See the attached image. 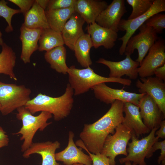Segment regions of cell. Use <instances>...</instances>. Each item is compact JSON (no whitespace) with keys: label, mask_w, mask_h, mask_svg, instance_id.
<instances>
[{"label":"cell","mask_w":165,"mask_h":165,"mask_svg":"<svg viewBox=\"0 0 165 165\" xmlns=\"http://www.w3.org/2000/svg\"><path fill=\"white\" fill-rule=\"evenodd\" d=\"M124 102L116 100L107 112L96 121L85 124L79 134L85 147L93 154L100 153L108 136L113 134L124 119Z\"/></svg>","instance_id":"obj_1"},{"label":"cell","mask_w":165,"mask_h":165,"mask_svg":"<svg viewBox=\"0 0 165 165\" xmlns=\"http://www.w3.org/2000/svg\"><path fill=\"white\" fill-rule=\"evenodd\" d=\"M74 90L68 83L64 93L61 96L53 97L41 93L28 101L25 107L32 114L44 111L51 113L54 119L60 121L70 114L74 103Z\"/></svg>","instance_id":"obj_2"},{"label":"cell","mask_w":165,"mask_h":165,"mask_svg":"<svg viewBox=\"0 0 165 165\" xmlns=\"http://www.w3.org/2000/svg\"><path fill=\"white\" fill-rule=\"evenodd\" d=\"M67 74L68 84L74 90L75 96L85 93L102 83L115 82L128 86L132 83L131 81L128 79L101 76L96 74L90 67L79 69L72 65L69 68Z\"/></svg>","instance_id":"obj_3"},{"label":"cell","mask_w":165,"mask_h":165,"mask_svg":"<svg viewBox=\"0 0 165 165\" xmlns=\"http://www.w3.org/2000/svg\"><path fill=\"white\" fill-rule=\"evenodd\" d=\"M16 117L22 122V125L20 130L14 134L21 135V140H23L21 146V151L24 152L33 143L32 140L35 134L38 130L43 131L51 123L47 121L52 116V114L47 112L42 111L37 116H34L24 107L17 109Z\"/></svg>","instance_id":"obj_4"},{"label":"cell","mask_w":165,"mask_h":165,"mask_svg":"<svg viewBox=\"0 0 165 165\" xmlns=\"http://www.w3.org/2000/svg\"><path fill=\"white\" fill-rule=\"evenodd\" d=\"M31 90L24 85L3 83L0 81V111L6 115L25 106L31 99Z\"/></svg>","instance_id":"obj_5"},{"label":"cell","mask_w":165,"mask_h":165,"mask_svg":"<svg viewBox=\"0 0 165 165\" xmlns=\"http://www.w3.org/2000/svg\"><path fill=\"white\" fill-rule=\"evenodd\" d=\"M159 128L153 129L147 136L140 139L132 134L131 142L128 143L127 148V155L119 159L120 163L123 164L130 161L137 165H147L145 159L150 158V150L154 143L158 141L159 139L155 136V133Z\"/></svg>","instance_id":"obj_6"},{"label":"cell","mask_w":165,"mask_h":165,"mask_svg":"<svg viewBox=\"0 0 165 165\" xmlns=\"http://www.w3.org/2000/svg\"><path fill=\"white\" fill-rule=\"evenodd\" d=\"M132 135L130 130L122 123L117 126L113 134L107 137L100 153L108 158L110 165H116L118 155L127 156V146Z\"/></svg>","instance_id":"obj_7"},{"label":"cell","mask_w":165,"mask_h":165,"mask_svg":"<svg viewBox=\"0 0 165 165\" xmlns=\"http://www.w3.org/2000/svg\"><path fill=\"white\" fill-rule=\"evenodd\" d=\"M165 11V0H154L149 9L144 14L130 20L121 19L118 27L119 31H126L125 34L119 40L122 41L119 52L123 55L125 53L127 43L136 31L153 15Z\"/></svg>","instance_id":"obj_8"},{"label":"cell","mask_w":165,"mask_h":165,"mask_svg":"<svg viewBox=\"0 0 165 165\" xmlns=\"http://www.w3.org/2000/svg\"><path fill=\"white\" fill-rule=\"evenodd\" d=\"M139 29L138 33L132 36L128 40L124 54L126 56H130L135 49L137 50L138 57L135 61L140 65L149 49L158 39V37L153 29L145 24Z\"/></svg>","instance_id":"obj_9"},{"label":"cell","mask_w":165,"mask_h":165,"mask_svg":"<svg viewBox=\"0 0 165 165\" xmlns=\"http://www.w3.org/2000/svg\"><path fill=\"white\" fill-rule=\"evenodd\" d=\"M92 89L97 99L107 104H112L116 100H119L138 106L140 99L145 94L129 92L123 89L112 88L105 83L97 85Z\"/></svg>","instance_id":"obj_10"},{"label":"cell","mask_w":165,"mask_h":165,"mask_svg":"<svg viewBox=\"0 0 165 165\" xmlns=\"http://www.w3.org/2000/svg\"><path fill=\"white\" fill-rule=\"evenodd\" d=\"M165 64V42L161 38L158 39L150 48L138 69L141 78L151 77L155 70Z\"/></svg>","instance_id":"obj_11"},{"label":"cell","mask_w":165,"mask_h":165,"mask_svg":"<svg viewBox=\"0 0 165 165\" xmlns=\"http://www.w3.org/2000/svg\"><path fill=\"white\" fill-rule=\"evenodd\" d=\"M138 79L136 85L140 94H145L152 97L165 116V83L156 77Z\"/></svg>","instance_id":"obj_12"},{"label":"cell","mask_w":165,"mask_h":165,"mask_svg":"<svg viewBox=\"0 0 165 165\" xmlns=\"http://www.w3.org/2000/svg\"><path fill=\"white\" fill-rule=\"evenodd\" d=\"M127 12L124 0H113L100 14L95 22L99 25L117 32L121 18Z\"/></svg>","instance_id":"obj_13"},{"label":"cell","mask_w":165,"mask_h":165,"mask_svg":"<svg viewBox=\"0 0 165 165\" xmlns=\"http://www.w3.org/2000/svg\"><path fill=\"white\" fill-rule=\"evenodd\" d=\"M96 62L108 67L110 70V77L122 78V76L126 75L131 79H136L138 76V69L140 64L132 59L130 55H126L125 59L119 61L100 58Z\"/></svg>","instance_id":"obj_14"},{"label":"cell","mask_w":165,"mask_h":165,"mask_svg":"<svg viewBox=\"0 0 165 165\" xmlns=\"http://www.w3.org/2000/svg\"><path fill=\"white\" fill-rule=\"evenodd\" d=\"M138 107L143 122L148 128L151 130L160 127L165 116L152 97L145 94L140 99Z\"/></svg>","instance_id":"obj_15"},{"label":"cell","mask_w":165,"mask_h":165,"mask_svg":"<svg viewBox=\"0 0 165 165\" xmlns=\"http://www.w3.org/2000/svg\"><path fill=\"white\" fill-rule=\"evenodd\" d=\"M74 137L73 132L70 131L67 146L63 150L56 153V161L62 162L64 165H72L75 163L91 165L92 161L90 157L85 154L81 149L78 148L74 142Z\"/></svg>","instance_id":"obj_16"},{"label":"cell","mask_w":165,"mask_h":165,"mask_svg":"<svg viewBox=\"0 0 165 165\" xmlns=\"http://www.w3.org/2000/svg\"><path fill=\"white\" fill-rule=\"evenodd\" d=\"M60 145L58 141L33 142L24 152L23 156L28 158L32 154H37L42 157V165H61L57 162L55 158V152L60 148Z\"/></svg>","instance_id":"obj_17"},{"label":"cell","mask_w":165,"mask_h":165,"mask_svg":"<svg viewBox=\"0 0 165 165\" xmlns=\"http://www.w3.org/2000/svg\"><path fill=\"white\" fill-rule=\"evenodd\" d=\"M123 111L125 116L122 123L127 126L132 134L138 138L150 133V130L144 123L138 106L127 102H124Z\"/></svg>","instance_id":"obj_18"},{"label":"cell","mask_w":165,"mask_h":165,"mask_svg":"<svg viewBox=\"0 0 165 165\" xmlns=\"http://www.w3.org/2000/svg\"><path fill=\"white\" fill-rule=\"evenodd\" d=\"M86 29L95 48L103 46L108 49L114 46L118 38L117 32L102 27L95 22L89 24Z\"/></svg>","instance_id":"obj_19"},{"label":"cell","mask_w":165,"mask_h":165,"mask_svg":"<svg viewBox=\"0 0 165 165\" xmlns=\"http://www.w3.org/2000/svg\"><path fill=\"white\" fill-rule=\"evenodd\" d=\"M42 30L41 29L29 28L22 24L20 37L22 44L20 58L24 63H29L31 55L38 50V42Z\"/></svg>","instance_id":"obj_20"},{"label":"cell","mask_w":165,"mask_h":165,"mask_svg":"<svg viewBox=\"0 0 165 165\" xmlns=\"http://www.w3.org/2000/svg\"><path fill=\"white\" fill-rule=\"evenodd\" d=\"M84 20L74 12L65 24L61 34L65 44L73 51L75 44L78 39L85 33L83 29Z\"/></svg>","instance_id":"obj_21"},{"label":"cell","mask_w":165,"mask_h":165,"mask_svg":"<svg viewBox=\"0 0 165 165\" xmlns=\"http://www.w3.org/2000/svg\"><path fill=\"white\" fill-rule=\"evenodd\" d=\"M104 1L96 0H76L74 9L88 24L95 22L101 12L108 6Z\"/></svg>","instance_id":"obj_22"},{"label":"cell","mask_w":165,"mask_h":165,"mask_svg":"<svg viewBox=\"0 0 165 165\" xmlns=\"http://www.w3.org/2000/svg\"><path fill=\"white\" fill-rule=\"evenodd\" d=\"M24 22L23 24L30 29L49 28L45 10L35 1L30 9L24 16Z\"/></svg>","instance_id":"obj_23"},{"label":"cell","mask_w":165,"mask_h":165,"mask_svg":"<svg viewBox=\"0 0 165 165\" xmlns=\"http://www.w3.org/2000/svg\"><path fill=\"white\" fill-rule=\"evenodd\" d=\"M93 47L90 37L88 34L85 33L76 42L73 51L77 61L82 67L86 68L92 64L90 52Z\"/></svg>","instance_id":"obj_24"},{"label":"cell","mask_w":165,"mask_h":165,"mask_svg":"<svg viewBox=\"0 0 165 165\" xmlns=\"http://www.w3.org/2000/svg\"><path fill=\"white\" fill-rule=\"evenodd\" d=\"M44 58L51 68L58 73L64 75L67 74L69 68L66 63V50L64 46L46 51Z\"/></svg>","instance_id":"obj_25"},{"label":"cell","mask_w":165,"mask_h":165,"mask_svg":"<svg viewBox=\"0 0 165 165\" xmlns=\"http://www.w3.org/2000/svg\"><path fill=\"white\" fill-rule=\"evenodd\" d=\"M74 12V7L45 10L50 28L61 33L67 21Z\"/></svg>","instance_id":"obj_26"},{"label":"cell","mask_w":165,"mask_h":165,"mask_svg":"<svg viewBox=\"0 0 165 165\" xmlns=\"http://www.w3.org/2000/svg\"><path fill=\"white\" fill-rule=\"evenodd\" d=\"M2 47L0 53V74L7 75L11 79L17 81V79L13 71L16 63V53L12 48L5 43Z\"/></svg>","instance_id":"obj_27"},{"label":"cell","mask_w":165,"mask_h":165,"mask_svg":"<svg viewBox=\"0 0 165 165\" xmlns=\"http://www.w3.org/2000/svg\"><path fill=\"white\" fill-rule=\"evenodd\" d=\"M38 42L40 51L46 52L64 44L61 33L50 28L42 29Z\"/></svg>","instance_id":"obj_28"},{"label":"cell","mask_w":165,"mask_h":165,"mask_svg":"<svg viewBox=\"0 0 165 165\" xmlns=\"http://www.w3.org/2000/svg\"><path fill=\"white\" fill-rule=\"evenodd\" d=\"M154 0H127L126 2L132 8V11L128 18H136L145 13L151 8Z\"/></svg>","instance_id":"obj_29"},{"label":"cell","mask_w":165,"mask_h":165,"mask_svg":"<svg viewBox=\"0 0 165 165\" xmlns=\"http://www.w3.org/2000/svg\"><path fill=\"white\" fill-rule=\"evenodd\" d=\"M8 2L5 0L0 1V16L5 19L8 26L5 29V31L9 33L13 31L11 21L13 16L15 14L21 13L20 9H15L9 7Z\"/></svg>","instance_id":"obj_30"},{"label":"cell","mask_w":165,"mask_h":165,"mask_svg":"<svg viewBox=\"0 0 165 165\" xmlns=\"http://www.w3.org/2000/svg\"><path fill=\"white\" fill-rule=\"evenodd\" d=\"M152 27L157 34H161L165 28V14L159 13L149 18L144 23Z\"/></svg>","instance_id":"obj_31"},{"label":"cell","mask_w":165,"mask_h":165,"mask_svg":"<svg viewBox=\"0 0 165 165\" xmlns=\"http://www.w3.org/2000/svg\"><path fill=\"white\" fill-rule=\"evenodd\" d=\"M75 144L84 149L88 153L90 157L92 164L91 165H110L108 158L100 153L93 154L88 151L84 146L83 143L81 139L77 140Z\"/></svg>","instance_id":"obj_32"},{"label":"cell","mask_w":165,"mask_h":165,"mask_svg":"<svg viewBox=\"0 0 165 165\" xmlns=\"http://www.w3.org/2000/svg\"><path fill=\"white\" fill-rule=\"evenodd\" d=\"M76 0H49L47 10L61 9L74 7Z\"/></svg>","instance_id":"obj_33"},{"label":"cell","mask_w":165,"mask_h":165,"mask_svg":"<svg viewBox=\"0 0 165 165\" xmlns=\"http://www.w3.org/2000/svg\"><path fill=\"white\" fill-rule=\"evenodd\" d=\"M160 149L161 151L160 156L157 160L158 164L165 165V140L160 141H158L154 143L152 147L149 152V157H151L153 153L156 150Z\"/></svg>","instance_id":"obj_34"},{"label":"cell","mask_w":165,"mask_h":165,"mask_svg":"<svg viewBox=\"0 0 165 165\" xmlns=\"http://www.w3.org/2000/svg\"><path fill=\"white\" fill-rule=\"evenodd\" d=\"M8 1L17 6L20 8L21 13L24 16L31 8L35 0H9Z\"/></svg>","instance_id":"obj_35"},{"label":"cell","mask_w":165,"mask_h":165,"mask_svg":"<svg viewBox=\"0 0 165 165\" xmlns=\"http://www.w3.org/2000/svg\"><path fill=\"white\" fill-rule=\"evenodd\" d=\"M9 142V140L8 135L2 128L0 126V148L8 146Z\"/></svg>","instance_id":"obj_36"},{"label":"cell","mask_w":165,"mask_h":165,"mask_svg":"<svg viewBox=\"0 0 165 165\" xmlns=\"http://www.w3.org/2000/svg\"><path fill=\"white\" fill-rule=\"evenodd\" d=\"M156 77L163 81L165 80V64L156 68L154 71Z\"/></svg>","instance_id":"obj_37"},{"label":"cell","mask_w":165,"mask_h":165,"mask_svg":"<svg viewBox=\"0 0 165 165\" xmlns=\"http://www.w3.org/2000/svg\"><path fill=\"white\" fill-rule=\"evenodd\" d=\"M159 129L156 130L155 135L158 138L165 139V120H163L160 125Z\"/></svg>","instance_id":"obj_38"},{"label":"cell","mask_w":165,"mask_h":165,"mask_svg":"<svg viewBox=\"0 0 165 165\" xmlns=\"http://www.w3.org/2000/svg\"><path fill=\"white\" fill-rule=\"evenodd\" d=\"M35 1L37 4L45 10L47 8L49 1V0H35Z\"/></svg>","instance_id":"obj_39"},{"label":"cell","mask_w":165,"mask_h":165,"mask_svg":"<svg viewBox=\"0 0 165 165\" xmlns=\"http://www.w3.org/2000/svg\"><path fill=\"white\" fill-rule=\"evenodd\" d=\"M4 43L2 38V34L0 31V46H2Z\"/></svg>","instance_id":"obj_40"},{"label":"cell","mask_w":165,"mask_h":165,"mask_svg":"<svg viewBox=\"0 0 165 165\" xmlns=\"http://www.w3.org/2000/svg\"><path fill=\"white\" fill-rule=\"evenodd\" d=\"M124 163H125V165H137L130 161H126Z\"/></svg>","instance_id":"obj_41"},{"label":"cell","mask_w":165,"mask_h":165,"mask_svg":"<svg viewBox=\"0 0 165 165\" xmlns=\"http://www.w3.org/2000/svg\"><path fill=\"white\" fill-rule=\"evenodd\" d=\"M72 165H84L83 164H80V163H75L74 164H73Z\"/></svg>","instance_id":"obj_42"},{"label":"cell","mask_w":165,"mask_h":165,"mask_svg":"<svg viewBox=\"0 0 165 165\" xmlns=\"http://www.w3.org/2000/svg\"><path fill=\"white\" fill-rule=\"evenodd\" d=\"M0 107H1V106H0Z\"/></svg>","instance_id":"obj_43"}]
</instances>
